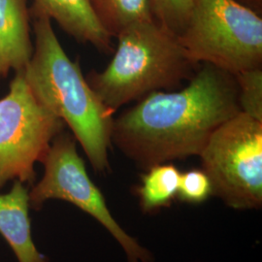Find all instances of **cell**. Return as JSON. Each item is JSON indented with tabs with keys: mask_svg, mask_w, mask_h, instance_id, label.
<instances>
[{
	"mask_svg": "<svg viewBox=\"0 0 262 262\" xmlns=\"http://www.w3.org/2000/svg\"><path fill=\"white\" fill-rule=\"evenodd\" d=\"M8 73H9V71L6 69V67L4 66V62H3V59H2V56H1V53H0V78L7 76Z\"/></svg>",
	"mask_w": 262,
	"mask_h": 262,
	"instance_id": "18",
	"label": "cell"
},
{
	"mask_svg": "<svg viewBox=\"0 0 262 262\" xmlns=\"http://www.w3.org/2000/svg\"><path fill=\"white\" fill-rule=\"evenodd\" d=\"M240 111L262 122V67L236 74Z\"/></svg>",
	"mask_w": 262,
	"mask_h": 262,
	"instance_id": "13",
	"label": "cell"
},
{
	"mask_svg": "<svg viewBox=\"0 0 262 262\" xmlns=\"http://www.w3.org/2000/svg\"><path fill=\"white\" fill-rule=\"evenodd\" d=\"M64 122L41 103L23 73L16 72L9 92L0 99V188L10 181L35 180L42 162Z\"/></svg>",
	"mask_w": 262,
	"mask_h": 262,
	"instance_id": "7",
	"label": "cell"
},
{
	"mask_svg": "<svg viewBox=\"0 0 262 262\" xmlns=\"http://www.w3.org/2000/svg\"><path fill=\"white\" fill-rule=\"evenodd\" d=\"M44 174L28 191L30 209L39 211L49 200H62L93 216L121 245L128 262H150L151 254L114 219L101 190L89 176L74 136L60 132L41 162Z\"/></svg>",
	"mask_w": 262,
	"mask_h": 262,
	"instance_id": "6",
	"label": "cell"
},
{
	"mask_svg": "<svg viewBox=\"0 0 262 262\" xmlns=\"http://www.w3.org/2000/svg\"><path fill=\"white\" fill-rule=\"evenodd\" d=\"M28 191L26 184L14 181L8 192L0 193V235L18 262H50L33 241Z\"/></svg>",
	"mask_w": 262,
	"mask_h": 262,
	"instance_id": "9",
	"label": "cell"
},
{
	"mask_svg": "<svg viewBox=\"0 0 262 262\" xmlns=\"http://www.w3.org/2000/svg\"><path fill=\"white\" fill-rule=\"evenodd\" d=\"M212 195L211 181L202 169H192L181 173L177 194L180 200L189 204H200Z\"/></svg>",
	"mask_w": 262,
	"mask_h": 262,
	"instance_id": "15",
	"label": "cell"
},
{
	"mask_svg": "<svg viewBox=\"0 0 262 262\" xmlns=\"http://www.w3.org/2000/svg\"><path fill=\"white\" fill-rule=\"evenodd\" d=\"M32 12L33 53L20 72L38 100L72 131L93 168L104 173L110 169L108 151L116 112L93 90L79 61L67 56L52 19Z\"/></svg>",
	"mask_w": 262,
	"mask_h": 262,
	"instance_id": "2",
	"label": "cell"
},
{
	"mask_svg": "<svg viewBox=\"0 0 262 262\" xmlns=\"http://www.w3.org/2000/svg\"><path fill=\"white\" fill-rule=\"evenodd\" d=\"M199 157L214 196L235 210L261 208V121L237 114L214 131Z\"/></svg>",
	"mask_w": 262,
	"mask_h": 262,
	"instance_id": "5",
	"label": "cell"
},
{
	"mask_svg": "<svg viewBox=\"0 0 262 262\" xmlns=\"http://www.w3.org/2000/svg\"><path fill=\"white\" fill-rule=\"evenodd\" d=\"M91 1L101 21L103 23L104 18L106 15V9H107V0H91Z\"/></svg>",
	"mask_w": 262,
	"mask_h": 262,
	"instance_id": "17",
	"label": "cell"
},
{
	"mask_svg": "<svg viewBox=\"0 0 262 262\" xmlns=\"http://www.w3.org/2000/svg\"><path fill=\"white\" fill-rule=\"evenodd\" d=\"M146 171L138 188L141 208L152 212L169 206L178 194L182 172L172 162L157 164Z\"/></svg>",
	"mask_w": 262,
	"mask_h": 262,
	"instance_id": "11",
	"label": "cell"
},
{
	"mask_svg": "<svg viewBox=\"0 0 262 262\" xmlns=\"http://www.w3.org/2000/svg\"><path fill=\"white\" fill-rule=\"evenodd\" d=\"M234 1L247 8L252 10L257 15L261 16L262 0H234Z\"/></svg>",
	"mask_w": 262,
	"mask_h": 262,
	"instance_id": "16",
	"label": "cell"
},
{
	"mask_svg": "<svg viewBox=\"0 0 262 262\" xmlns=\"http://www.w3.org/2000/svg\"><path fill=\"white\" fill-rule=\"evenodd\" d=\"M110 63L86 81L113 111L155 92L175 91L200 64L189 59L178 37L155 19L122 29Z\"/></svg>",
	"mask_w": 262,
	"mask_h": 262,
	"instance_id": "3",
	"label": "cell"
},
{
	"mask_svg": "<svg viewBox=\"0 0 262 262\" xmlns=\"http://www.w3.org/2000/svg\"><path fill=\"white\" fill-rule=\"evenodd\" d=\"M240 112L235 76L202 63L187 86L148 94L114 119L112 143L147 170L199 156L214 131Z\"/></svg>",
	"mask_w": 262,
	"mask_h": 262,
	"instance_id": "1",
	"label": "cell"
},
{
	"mask_svg": "<svg viewBox=\"0 0 262 262\" xmlns=\"http://www.w3.org/2000/svg\"><path fill=\"white\" fill-rule=\"evenodd\" d=\"M150 7L155 20L179 36L186 28L192 0H150Z\"/></svg>",
	"mask_w": 262,
	"mask_h": 262,
	"instance_id": "14",
	"label": "cell"
},
{
	"mask_svg": "<svg viewBox=\"0 0 262 262\" xmlns=\"http://www.w3.org/2000/svg\"><path fill=\"white\" fill-rule=\"evenodd\" d=\"M151 19L150 0H107L103 24L113 37L123 28Z\"/></svg>",
	"mask_w": 262,
	"mask_h": 262,
	"instance_id": "12",
	"label": "cell"
},
{
	"mask_svg": "<svg viewBox=\"0 0 262 262\" xmlns=\"http://www.w3.org/2000/svg\"><path fill=\"white\" fill-rule=\"evenodd\" d=\"M0 53L8 71H21L33 53L25 0H0Z\"/></svg>",
	"mask_w": 262,
	"mask_h": 262,
	"instance_id": "10",
	"label": "cell"
},
{
	"mask_svg": "<svg viewBox=\"0 0 262 262\" xmlns=\"http://www.w3.org/2000/svg\"><path fill=\"white\" fill-rule=\"evenodd\" d=\"M32 10L55 19L80 43L91 44L104 54L114 52L112 34L105 28L91 0H35Z\"/></svg>",
	"mask_w": 262,
	"mask_h": 262,
	"instance_id": "8",
	"label": "cell"
},
{
	"mask_svg": "<svg viewBox=\"0 0 262 262\" xmlns=\"http://www.w3.org/2000/svg\"><path fill=\"white\" fill-rule=\"evenodd\" d=\"M196 64L233 75L262 67V18L234 0H192L186 28L177 36Z\"/></svg>",
	"mask_w": 262,
	"mask_h": 262,
	"instance_id": "4",
	"label": "cell"
}]
</instances>
